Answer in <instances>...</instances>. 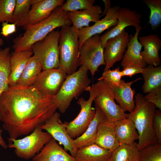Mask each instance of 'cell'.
<instances>
[{
	"instance_id": "cell-34",
	"label": "cell",
	"mask_w": 161,
	"mask_h": 161,
	"mask_svg": "<svg viewBox=\"0 0 161 161\" xmlns=\"http://www.w3.org/2000/svg\"><path fill=\"white\" fill-rule=\"evenodd\" d=\"M95 2V0H67L60 9L66 12L85 10L93 6Z\"/></svg>"
},
{
	"instance_id": "cell-1",
	"label": "cell",
	"mask_w": 161,
	"mask_h": 161,
	"mask_svg": "<svg viewBox=\"0 0 161 161\" xmlns=\"http://www.w3.org/2000/svg\"><path fill=\"white\" fill-rule=\"evenodd\" d=\"M57 109L53 98L44 97L33 86H9L0 97V120L10 139L31 133Z\"/></svg>"
},
{
	"instance_id": "cell-31",
	"label": "cell",
	"mask_w": 161,
	"mask_h": 161,
	"mask_svg": "<svg viewBox=\"0 0 161 161\" xmlns=\"http://www.w3.org/2000/svg\"><path fill=\"white\" fill-rule=\"evenodd\" d=\"M32 0H16L13 13V23L17 27L28 24L29 16Z\"/></svg>"
},
{
	"instance_id": "cell-21",
	"label": "cell",
	"mask_w": 161,
	"mask_h": 161,
	"mask_svg": "<svg viewBox=\"0 0 161 161\" xmlns=\"http://www.w3.org/2000/svg\"><path fill=\"white\" fill-rule=\"evenodd\" d=\"M32 159V161H75L52 137Z\"/></svg>"
},
{
	"instance_id": "cell-43",
	"label": "cell",
	"mask_w": 161,
	"mask_h": 161,
	"mask_svg": "<svg viewBox=\"0 0 161 161\" xmlns=\"http://www.w3.org/2000/svg\"><path fill=\"white\" fill-rule=\"evenodd\" d=\"M3 44H4L3 40L1 38H0V50H1L0 48L1 47Z\"/></svg>"
},
{
	"instance_id": "cell-35",
	"label": "cell",
	"mask_w": 161,
	"mask_h": 161,
	"mask_svg": "<svg viewBox=\"0 0 161 161\" xmlns=\"http://www.w3.org/2000/svg\"><path fill=\"white\" fill-rule=\"evenodd\" d=\"M16 0H0V22L13 23Z\"/></svg>"
},
{
	"instance_id": "cell-15",
	"label": "cell",
	"mask_w": 161,
	"mask_h": 161,
	"mask_svg": "<svg viewBox=\"0 0 161 161\" xmlns=\"http://www.w3.org/2000/svg\"><path fill=\"white\" fill-rule=\"evenodd\" d=\"M120 7L118 6L111 7L104 18L95 23L92 26L83 27L77 30L80 48L85 41L89 38L99 34L106 30H109L117 24V13Z\"/></svg>"
},
{
	"instance_id": "cell-41",
	"label": "cell",
	"mask_w": 161,
	"mask_h": 161,
	"mask_svg": "<svg viewBox=\"0 0 161 161\" xmlns=\"http://www.w3.org/2000/svg\"><path fill=\"white\" fill-rule=\"evenodd\" d=\"M103 1L104 3L105 7L104 10L102 14V16L104 15H106L108 10L111 7V3L109 0H103Z\"/></svg>"
},
{
	"instance_id": "cell-10",
	"label": "cell",
	"mask_w": 161,
	"mask_h": 161,
	"mask_svg": "<svg viewBox=\"0 0 161 161\" xmlns=\"http://www.w3.org/2000/svg\"><path fill=\"white\" fill-rule=\"evenodd\" d=\"M94 85L96 95L93 101L107 118L114 122L126 117V114L115 103L113 93L109 85L102 80L98 81Z\"/></svg>"
},
{
	"instance_id": "cell-3",
	"label": "cell",
	"mask_w": 161,
	"mask_h": 161,
	"mask_svg": "<svg viewBox=\"0 0 161 161\" xmlns=\"http://www.w3.org/2000/svg\"><path fill=\"white\" fill-rule=\"evenodd\" d=\"M134 101L135 108L132 112L126 114V118L131 120L135 125L139 134L137 145L140 151L157 142L153 125L156 107L141 94L136 95Z\"/></svg>"
},
{
	"instance_id": "cell-27",
	"label": "cell",
	"mask_w": 161,
	"mask_h": 161,
	"mask_svg": "<svg viewBox=\"0 0 161 161\" xmlns=\"http://www.w3.org/2000/svg\"><path fill=\"white\" fill-rule=\"evenodd\" d=\"M42 70L38 60L33 55L28 60L16 85L24 87L32 86Z\"/></svg>"
},
{
	"instance_id": "cell-36",
	"label": "cell",
	"mask_w": 161,
	"mask_h": 161,
	"mask_svg": "<svg viewBox=\"0 0 161 161\" xmlns=\"http://www.w3.org/2000/svg\"><path fill=\"white\" fill-rule=\"evenodd\" d=\"M123 77L120 68L117 67L114 69L104 71L101 77L97 79L98 81L103 80L108 84L118 85Z\"/></svg>"
},
{
	"instance_id": "cell-32",
	"label": "cell",
	"mask_w": 161,
	"mask_h": 161,
	"mask_svg": "<svg viewBox=\"0 0 161 161\" xmlns=\"http://www.w3.org/2000/svg\"><path fill=\"white\" fill-rule=\"evenodd\" d=\"M143 2L148 7L150 13L148 24H150L152 30L158 28L161 23V0H143Z\"/></svg>"
},
{
	"instance_id": "cell-6",
	"label": "cell",
	"mask_w": 161,
	"mask_h": 161,
	"mask_svg": "<svg viewBox=\"0 0 161 161\" xmlns=\"http://www.w3.org/2000/svg\"><path fill=\"white\" fill-rule=\"evenodd\" d=\"M60 36V31L54 30L32 46L33 55L38 60L42 70L58 68Z\"/></svg>"
},
{
	"instance_id": "cell-40",
	"label": "cell",
	"mask_w": 161,
	"mask_h": 161,
	"mask_svg": "<svg viewBox=\"0 0 161 161\" xmlns=\"http://www.w3.org/2000/svg\"><path fill=\"white\" fill-rule=\"evenodd\" d=\"M1 34L5 37L15 32L16 31V25L14 23L10 24L6 22H3L2 23Z\"/></svg>"
},
{
	"instance_id": "cell-14",
	"label": "cell",
	"mask_w": 161,
	"mask_h": 161,
	"mask_svg": "<svg viewBox=\"0 0 161 161\" xmlns=\"http://www.w3.org/2000/svg\"><path fill=\"white\" fill-rule=\"evenodd\" d=\"M141 18V14L134 10L128 8L120 7L117 13V24L100 36L102 44L104 46L108 39L118 35L128 26H132L135 28L139 27Z\"/></svg>"
},
{
	"instance_id": "cell-20",
	"label": "cell",
	"mask_w": 161,
	"mask_h": 161,
	"mask_svg": "<svg viewBox=\"0 0 161 161\" xmlns=\"http://www.w3.org/2000/svg\"><path fill=\"white\" fill-rule=\"evenodd\" d=\"M95 143L100 147L112 152L120 145L116 139L114 122L108 118L98 126Z\"/></svg>"
},
{
	"instance_id": "cell-9",
	"label": "cell",
	"mask_w": 161,
	"mask_h": 161,
	"mask_svg": "<svg viewBox=\"0 0 161 161\" xmlns=\"http://www.w3.org/2000/svg\"><path fill=\"white\" fill-rule=\"evenodd\" d=\"M104 49L99 34L87 39L80 48L78 66L85 67L93 76L100 66L105 65Z\"/></svg>"
},
{
	"instance_id": "cell-44",
	"label": "cell",
	"mask_w": 161,
	"mask_h": 161,
	"mask_svg": "<svg viewBox=\"0 0 161 161\" xmlns=\"http://www.w3.org/2000/svg\"></svg>"
},
{
	"instance_id": "cell-26",
	"label": "cell",
	"mask_w": 161,
	"mask_h": 161,
	"mask_svg": "<svg viewBox=\"0 0 161 161\" xmlns=\"http://www.w3.org/2000/svg\"><path fill=\"white\" fill-rule=\"evenodd\" d=\"M112 152L95 143L77 149L75 161H109Z\"/></svg>"
},
{
	"instance_id": "cell-29",
	"label": "cell",
	"mask_w": 161,
	"mask_h": 161,
	"mask_svg": "<svg viewBox=\"0 0 161 161\" xmlns=\"http://www.w3.org/2000/svg\"><path fill=\"white\" fill-rule=\"evenodd\" d=\"M139 151L137 144H120L112 153L109 161H138Z\"/></svg>"
},
{
	"instance_id": "cell-5",
	"label": "cell",
	"mask_w": 161,
	"mask_h": 161,
	"mask_svg": "<svg viewBox=\"0 0 161 161\" xmlns=\"http://www.w3.org/2000/svg\"><path fill=\"white\" fill-rule=\"evenodd\" d=\"M59 39L58 69L69 75L75 72L78 64L80 46L78 30L73 26L61 27Z\"/></svg>"
},
{
	"instance_id": "cell-7",
	"label": "cell",
	"mask_w": 161,
	"mask_h": 161,
	"mask_svg": "<svg viewBox=\"0 0 161 161\" xmlns=\"http://www.w3.org/2000/svg\"><path fill=\"white\" fill-rule=\"evenodd\" d=\"M41 126L23 138H8L10 143L8 147L14 148L15 153L19 158L26 160L32 158L52 138L49 133L42 131Z\"/></svg>"
},
{
	"instance_id": "cell-22",
	"label": "cell",
	"mask_w": 161,
	"mask_h": 161,
	"mask_svg": "<svg viewBox=\"0 0 161 161\" xmlns=\"http://www.w3.org/2000/svg\"><path fill=\"white\" fill-rule=\"evenodd\" d=\"M73 26L77 30L89 27L91 22L96 23L100 20L103 13L101 7L93 6L85 10L67 12Z\"/></svg>"
},
{
	"instance_id": "cell-42",
	"label": "cell",
	"mask_w": 161,
	"mask_h": 161,
	"mask_svg": "<svg viewBox=\"0 0 161 161\" xmlns=\"http://www.w3.org/2000/svg\"><path fill=\"white\" fill-rule=\"evenodd\" d=\"M1 131L0 129V145L4 149H6L8 147V145L6 144L3 137L1 134Z\"/></svg>"
},
{
	"instance_id": "cell-23",
	"label": "cell",
	"mask_w": 161,
	"mask_h": 161,
	"mask_svg": "<svg viewBox=\"0 0 161 161\" xmlns=\"http://www.w3.org/2000/svg\"><path fill=\"white\" fill-rule=\"evenodd\" d=\"M33 55L32 50L11 53L10 58V71L8 80L9 86L16 84L28 60Z\"/></svg>"
},
{
	"instance_id": "cell-39",
	"label": "cell",
	"mask_w": 161,
	"mask_h": 161,
	"mask_svg": "<svg viewBox=\"0 0 161 161\" xmlns=\"http://www.w3.org/2000/svg\"><path fill=\"white\" fill-rule=\"evenodd\" d=\"M144 68L131 65L123 68L121 72L123 77H131L137 74H142L144 71Z\"/></svg>"
},
{
	"instance_id": "cell-30",
	"label": "cell",
	"mask_w": 161,
	"mask_h": 161,
	"mask_svg": "<svg viewBox=\"0 0 161 161\" xmlns=\"http://www.w3.org/2000/svg\"><path fill=\"white\" fill-rule=\"evenodd\" d=\"M10 51L9 47L0 50V97L9 87L8 80L10 71Z\"/></svg>"
},
{
	"instance_id": "cell-17",
	"label": "cell",
	"mask_w": 161,
	"mask_h": 161,
	"mask_svg": "<svg viewBox=\"0 0 161 161\" xmlns=\"http://www.w3.org/2000/svg\"><path fill=\"white\" fill-rule=\"evenodd\" d=\"M140 43L144 47L140 54L145 63L157 67L161 65L159 52L161 49V40L155 34L138 37Z\"/></svg>"
},
{
	"instance_id": "cell-18",
	"label": "cell",
	"mask_w": 161,
	"mask_h": 161,
	"mask_svg": "<svg viewBox=\"0 0 161 161\" xmlns=\"http://www.w3.org/2000/svg\"><path fill=\"white\" fill-rule=\"evenodd\" d=\"M142 28L140 25L135 28L134 35H130L127 49L121 62V66L123 68L132 65L145 68L147 66L141 55L143 46L138 40L139 34Z\"/></svg>"
},
{
	"instance_id": "cell-24",
	"label": "cell",
	"mask_w": 161,
	"mask_h": 161,
	"mask_svg": "<svg viewBox=\"0 0 161 161\" xmlns=\"http://www.w3.org/2000/svg\"><path fill=\"white\" fill-rule=\"evenodd\" d=\"M95 115L88 128L80 136L74 140V144L77 149L95 143L97 129L100 123L107 118L97 106L95 105Z\"/></svg>"
},
{
	"instance_id": "cell-19",
	"label": "cell",
	"mask_w": 161,
	"mask_h": 161,
	"mask_svg": "<svg viewBox=\"0 0 161 161\" xmlns=\"http://www.w3.org/2000/svg\"><path fill=\"white\" fill-rule=\"evenodd\" d=\"M64 0H32L28 24L38 23L47 18L56 8L61 6Z\"/></svg>"
},
{
	"instance_id": "cell-33",
	"label": "cell",
	"mask_w": 161,
	"mask_h": 161,
	"mask_svg": "<svg viewBox=\"0 0 161 161\" xmlns=\"http://www.w3.org/2000/svg\"><path fill=\"white\" fill-rule=\"evenodd\" d=\"M138 161H161V144L156 143L139 151Z\"/></svg>"
},
{
	"instance_id": "cell-25",
	"label": "cell",
	"mask_w": 161,
	"mask_h": 161,
	"mask_svg": "<svg viewBox=\"0 0 161 161\" xmlns=\"http://www.w3.org/2000/svg\"><path fill=\"white\" fill-rule=\"evenodd\" d=\"M116 137L120 144H131L138 140L139 134L133 122L124 118L114 122Z\"/></svg>"
},
{
	"instance_id": "cell-28",
	"label": "cell",
	"mask_w": 161,
	"mask_h": 161,
	"mask_svg": "<svg viewBox=\"0 0 161 161\" xmlns=\"http://www.w3.org/2000/svg\"><path fill=\"white\" fill-rule=\"evenodd\" d=\"M144 83L142 90L144 93L161 89V66L148 65L142 73Z\"/></svg>"
},
{
	"instance_id": "cell-37",
	"label": "cell",
	"mask_w": 161,
	"mask_h": 161,
	"mask_svg": "<svg viewBox=\"0 0 161 161\" xmlns=\"http://www.w3.org/2000/svg\"><path fill=\"white\" fill-rule=\"evenodd\" d=\"M153 125L157 142L161 143V112L156 110L154 115Z\"/></svg>"
},
{
	"instance_id": "cell-8",
	"label": "cell",
	"mask_w": 161,
	"mask_h": 161,
	"mask_svg": "<svg viewBox=\"0 0 161 161\" xmlns=\"http://www.w3.org/2000/svg\"><path fill=\"white\" fill-rule=\"evenodd\" d=\"M87 91L89 93V99L86 100L81 97L77 102L80 107V110L78 116L73 120L64 123L68 134L73 139L80 136L84 132L95 115V109H93L92 107L96 95L94 84L89 86Z\"/></svg>"
},
{
	"instance_id": "cell-13",
	"label": "cell",
	"mask_w": 161,
	"mask_h": 161,
	"mask_svg": "<svg viewBox=\"0 0 161 161\" xmlns=\"http://www.w3.org/2000/svg\"><path fill=\"white\" fill-rule=\"evenodd\" d=\"M130 39V35L124 30L118 35L108 39L104 46V58L105 64L104 71L113 67L122 60Z\"/></svg>"
},
{
	"instance_id": "cell-16",
	"label": "cell",
	"mask_w": 161,
	"mask_h": 161,
	"mask_svg": "<svg viewBox=\"0 0 161 161\" xmlns=\"http://www.w3.org/2000/svg\"><path fill=\"white\" fill-rule=\"evenodd\" d=\"M142 79L140 77L129 82L121 79L118 85L108 83L112 90L114 100L124 112L128 111L131 113L134 109L135 102L134 97L136 92L134 89H132L131 86L135 82Z\"/></svg>"
},
{
	"instance_id": "cell-4",
	"label": "cell",
	"mask_w": 161,
	"mask_h": 161,
	"mask_svg": "<svg viewBox=\"0 0 161 161\" xmlns=\"http://www.w3.org/2000/svg\"><path fill=\"white\" fill-rule=\"evenodd\" d=\"M88 71L85 67L81 66L78 71L67 75L59 91L53 98L57 109L61 113L66 111L74 98L87 91L91 82Z\"/></svg>"
},
{
	"instance_id": "cell-11",
	"label": "cell",
	"mask_w": 161,
	"mask_h": 161,
	"mask_svg": "<svg viewBox=\"0 0 161 161\" xmlns=\"http://www.w3.org/2000/svg\"><path fill=\"white\" fill-rule=\"evenodd\" d=\"M67 75L58 68L42 70L32 86L44 97L53 98L59 91Z\"/></svg>"
},
{
	"instance_id": "cell-2",
	"label": "cell",
	"mask_w": 161,
	"mask_h": 161,
	"mask_svg": "<svg viewBox=\"0 0 161 161\" xmlns=\"http://www.w3.org/2000/svg\"><path fill=\"white\" fill-rule=\"evenodd\" d=\"M55 8L46 19L35 24L24 26V33L13 40L12 48L15 52L32 50L34 44L57 28L70 26L72 24L67 12Z\"/></svg>"
},
{
	"instance_id": "cell-12",
	"label": "cell",
	"mask_w": 161,
	"mask_h": 161,
	"mask_svg": "<svg viewBox=\"0 0 161 161\" xmlns=\"http://www.w3.org/2000/svg\"><path fill=\"white\" fill-rule=\"evenodd\" d=\"M61 114L55 112L41 125L42 129L47 131L52 137L63 145L64 149L69 151L71 156L74 158L77 151L73 142L74 140L68 134L66 128L60 119Z\"/></svg>"
},
{
	"instance_id": "cell-38",
	"label": "cell",
	"mask_w": 161,
	"mask_h": 161,
	"mask_svg": "<svg viewBox=\"0 0 161 161\" xmlns=\"http://www.w3.org/2000/svg\"><path fill=\"white\" fill-rule=\"evenodd\" d=\"M144 97L153 103L156 108L161 109V89L148 93Z\"/></svg>"
}]
</instances>
